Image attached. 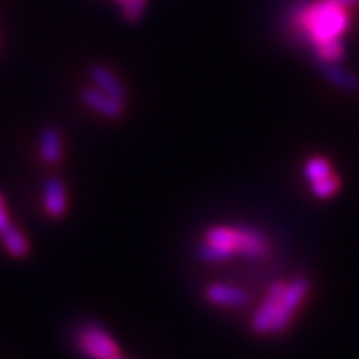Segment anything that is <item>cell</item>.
Here are the masks:
<instances>
[{"instance_id":"cell-7","label":"cell","mask_w":359,"mask_h":359,"mask_svg":"<svg viewBox=\"0 0 359 359\" xmlns=\"http://www.w3.org/2000/svg\"><path fill=\"white\" fill-rule=\"evenodd\" d=\"M238 229V246L236 255L246 259H262L268 253L269 242L266 235L253 227H236Z\"/></svg>"},{"instance_id":"cell-11","label":"cell","mask_w":359,"mask_h":359,"mask_svg":"<svg viewBox=\"0 0 359 359\" xmlns=\"http://www.w3.org/2000/svg\"><path fill=\"white\" fill-rule=\"evenodd\" d=\"M321 74L328 83H332L339 90H345L350 94H358L359 92V77L354 76L352 72L345 70V68L337 67V62H323Z\"/></svg>"},{"instance_id":"cell-15","label":"cell","mask_w":359,"mask_h":359,"mask_svg":"<svg viewBox=\"0 0 359 359\" xmlns=\"http://www.w3.org/2000/svg\"><path fill=\"white\" fill-rule=\"evenodd\" d=\"M332 175V165L330 161L325 160V158H312V160L306 161L304 165V176L310 184L313 182H319V180L326 178V176Z\"/></svg>"},{"instance_id":"cell-9","label":"cell","mask_w":359,"mask_h":359,"mask_svg":"<svg viewBox=\"0 0 359 359\" xmlns=\"http://www.w3.org/2000/svg\"><path fill=\"white\" fill-rule=\"evenodd\" d=\"M205 299L215 306L241 308L248 304V293L229 284H211L205 288Z\"/></svg>"},{"instance_id":"cell-19","label":"cell","mask_w":359,"mask_h":359,"mask_svg":"<svg viewBox=\"0 0 359 359\" xmlns=\"http://www.w3.org/2000/svg\"><path fill=\"white\" fill-rule=\"evenodd\" d=\"M337 2H339V4H343V6H345V8H350V6L358 4L359 0H337Z\"/></svg>"},{"instance_id":"cell-10","label":"cell","mask_w":359,"mask_h":359,"mask_svg":"<svg viewBox=\"0 0 359 359\" xmlns=\"http://www.w3.org/2000/svg\"><path fill=\"white\" fill-rule=\"evenodd\" d=\"M90 77H92V81H94V85L97 88L107 92V94L116 97V100L125 101L127 90H125V86L121 85V81L118 79V76L110 68L103 67V65H94L92 70H90Z\"/></svg>"},{"instance_id":"cell-14","label":"cell","mask_w":359,"mask_h":359,"mask_svg":"<svg viewBox=\"0 0 359 359\" xmlns=\"http://www.w3.org/2000/svg\"><path fill=\"white\" fill-rule=\"evenodd\" d=\"M313 48H316L317 57H319L323 62H339L341 59H343V55H345V46L341 43V39L317 44V46Z\"/></svg>"},{"instance_id":"cell-3","label":"cell","mask_w":359,"mask_h":359,"mask_svg":"<svg viewBox=\"0 0 359 359\" xmlns=\"http://www.w3.org/2000/svg\"><path fill=\"white\" fill-rule=\"evenodd\" d=\"M236 246H238V229L229 226H218L205 233L203 244L198 250V257L200 260L209 262V264L224 262L236 255Z\"/></svg>"},{"instance_id":"cell-17","label":"cell","mask_w":359,"mask_h":359,"mask_svg":"<svg viewBox=\"0 0 359 359\" xmlns=\"http://www.w3.org/2000/svg\"><path fill=\"white\" fill-rule=\"evenodd\" d=\"M147 0H127L123 4V15L128 22H136L140 20V17L143 15L145 10Z\"/></svg>"},{"instance_id":"cell-21","label":"cell","mask_w":359,"mask_h":359,"mask_svg":"<svg viewBox=\"0 0 359 359\" xmlns=\"http://www.w3.org/2000/svg\"><path fill=\"white\" fill-rule=\"evenodd\" d=\"M116 359H125V358H121V355H118V358H116Z\"/></svg>"},{"instance_id":"cell-13","label":"cell","mask_w":359,"mask_h":359,"mask_svg":"<svg viewBox=\"0 0 359 359\" xmlns=\"http://www.w3.org/2000/svg\"><path fill=\"white\" fill-rule=\"evenodd\" d=\"M0 241H2V246L4 250L10 253L15 259H22L29 253V242L26 238L19 227L11 224L10 227H6L4 231L0 233Z\"/></svg>"},{"instance_id":"cell-5","label":"cell","mask_w":359,"mask_h":359,"mask_svg":"<svg viewBox=\"0 0 359 359\" xmlns=\"http://www.w3.org/2000/svg\"><path fill=\"white\" fill-rule=\"evenodd\" d=\"M284 290H286V283H283V280H275L269 286L264 301H262V304H260L253 319H251L253 332H257V334H269L271 332V325H273V319L277 316V310H279Z\"/></svg>"},{"instance_id":"cell-20","label":"cell","mask_w":359,"mask_h":359,"mask_svg":"<svg viewBox=\"0 0 359 359\" xmlns=\"http://www.w3.org/2000/svg\"><path fill=\"white\" fill-rule=\"evenodd\" d=\"M118 2H119V4H121V6H123L125 2H127V0H118Z\"/></svg>"},{"instance_id":"cell-12","label":"cell","mask_w":359,"mask_h":359,"mask_svg":"<svg viewBox=\"0 0 359 359\" xmlns=\"http://www.w3.org/2000/svg\"><path fill=\"white\" fill-rule=\"evenodd\" d=\"M39 152H41V160L48 165H55L57 161L62 158V136L59 128L46 127L41 134V142H39Z\"/></svg>"},{"instance_id":"cell-16","label":"cell","mask_w":359,"mask_h":359,"mask_svg":"<svg viewBox=\"0 0 359 359\" xmlns=\"http://www.w3.org/2000/svg\"><path fill=\"white\" fill-rule=\"evenodd\" d=\"M339 191V178L334 172L326 178L313 182L312 184V193L316 194L317 198H330Z\"/></svg>"},{"instance_id":"cell-18","label":"cell","mask_w":359,"mask_h":359,"mask_svg":"<svg viewBox=\"0 0 359 359\" xmlns=\"http://www.w3.org/2000/svg\"><path fill=\"white\" fill-rule=\"evenodd\" d=\"M10 226H11V218H10V213H8V205H6L4 194L0 193V233Z\"/></svg>"},{"instance_id":"cell-8","label":"cell","mask_w":359,"mask_h":359,"mask_svg":"<svg viewBox=\"0 0 359 359\" xmlns=\"http://www.w3.org/2000/svg\"><path fill=\"white\" fill-rule=\"evenodd\" d=\"M43 205L50 217L61 218L68 209L67 187L59 178H48L43 191Z\"/></svg>"},{"instance_id":"cell-1","label":"cell","mask_w":359,"mask_h":359,"mask_svg":"<svg viewBox=\"0 0 359 359\" xmlns=\"http://www.w3.org/2000/svg\"><path fill=\"white\" fill-rule=\"evenodd\" d=\"M346 10L348 8L337 0H316L293 11L292 26L313 46L337 41L348 29L350 15Z\"/></svg>"},{"instance_id":"cell-6","label":"cell","mask_w":359,"mask_h":359,"mask_svg":"<svg viewBox=\"0 0 359 359\" xmlns=\"http://www.w3.org/2000/svg\"><path fill=\"white\" fill-rule=\"evenodd\" d=\"M81 100H83V103H85L88 109L101 114V116H104V118L118 119L123 116L125 101L116 100V97L109 95L107 92L97 88V86H90V88L83 90Z\"/></svg>"},{"instance_id":"cell-4","label":"cell","mask_w":359,"mask_h":359,"mask_svg":"<svg viewBox=\"0 0 359 359\" xmlns=\"http://www.w3.org/2000/svg\"><path fill=\"white\" fill-rule=\"evenodd\" d=\"M308 292H310V283L304 277L286 283V290H284L283 297H280L279 310H277V316H275L269 334H283L288 328L293 319V313L297 312L301 304L304 303Z\"/></svg>"},{"instance_id":"cell-2","label":"cell","mask_w":359,"mask_h":359,"mask_svg":"<svg viewBox=\"0 0 359 359\" xmlns=\"http://www.w3.org/2000/svg\"><path fill=\"white\" fill-rule=\"evenodd\" d=\"M76 345L88 359H116L119 355L118 343L103 326L95 323H85L77 328Z\"/></svg>"}]
</instances>
